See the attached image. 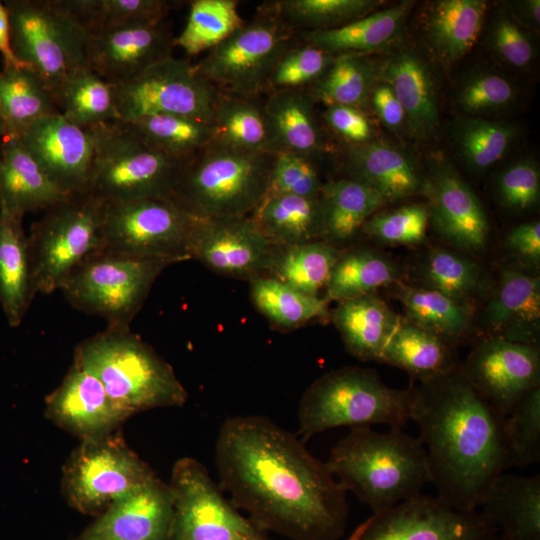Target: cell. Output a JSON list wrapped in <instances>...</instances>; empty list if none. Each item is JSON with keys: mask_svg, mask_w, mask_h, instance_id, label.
I'll return each instance as SVG.
<instances>
[{"mask_svg": "<svg viewBox=\"0 0 540 540\" xmlns=\"http://www.w3.org/2000/svg\"><path fill=\"white\" fill-rule=\"evenodd\" d=\"M304 444L267 417L227 418L215 443L219 487L263 531L291 540H338L347 492Z\"/></svg>", "mask_w": 540, "mask_h": 540, "instance_id": "6da1fadb", "label": "cell"}, {"mask_svg": "<svg viewBox=\"0 0 540 540\" xmlns=\"http://www.w3.org/2000/svg\"><path fill=\"white\" fill-rule=\"evenodd\" d=\"M411 420L420 428L437 497L458 510H478L496 479L510 468L505 416L457 366L414 388Z\"/></svg>", "mask_w": 540, "mask_h": 540, "instance_id": "7a4b0ae2", "label": "cell"}, {"mask_svg": "<svg viewBox=\"0 0 540 540\" xmlns=\"http://www.w3.org/2000/svg\"><path fill=\"white\" fill-rule=\"evenodd\" d=\"M327 468L346 490L373 513L421 493L430 483L425 448L419 438L390 427L350 428L329 453Z\"/></svg>", "mask_w": 540, "mask_h": 540, "instance_id": "3957f363", "label": "cell"}, {"mask_svg": "<svg viewBox=\"0 0 540 540\" xmlns=\"http://www.w3.org/2000/svg\"><path fill=\"white\" fill-rule=\"evenodd\" d=\"M76 365L96 377L130 416L144 410L180 407L187 391L172 366L130 327L107 326L75 349Z\"/></svg>", "mask_w": 540, "mask_h": 540, "instance_id": "277c9868", "label": "cell"}, {"mask_svg": "<svg viewBox=\"0 0 540 540\" xmlns=\"http://www.w3.org/2000/svg\"><path fill=\"white\" fill-rule=\"evenodd\" d=\"M414 388L387 386L371 369L343 367L316 379L298 407L296 436L307 442L332 428L386 424L402 427L411 420Z\"/></svg>", "mask_w": 540, "mask_h": 540, "instance_id": "5b68a950", "label": "cell"}, {"mask_svg": "<svg viewBox=\"0 0 540 540\" xmlns=\"http://www.w3.org/2000/svg\"><path fill=\"white\" fill-rule=\"evenodd\" d=\"M273 158L211 142L187 162L167 199L198 219L249 216L266 195Z\"/></svg>", "mask_w": 540, "mask_h": 540, "instance_id": "8992f818", "label": "cell"}, {"mask_svg": "<svg viewBox=\"0 0 540 540\" xmlns=\"http://www.w3.org/2000/svg\"><path fill=\"white\" fill-rule=\"evenodd\" d=\"M104 204L89 191L68 195L32 224L27 239L35 296L60 290L71 272L99 250Z\"/></svg>", "mask_w": 540, "mask_h": 540, "instance_id": "52a82bcc", "label": "cell"}, {"mask_svg": "<svg viewBox=\"0 0 540 540\" xmlns=\"http://www.w3.org/2000/svg\"><path fill=\"white\" fill-rule=\"evenodd\" d=\"M94 164L88 191L104 202L168 198L189 159L154 151L118 121L88 128Z\"/></svg>", "mask_w": 540, "mask_h": 540, "instance_id": "ba28073f", "label": "cell"}, {"mask_svg": "<svg viewBox=\"0 0 540 540\" xmlns=\"http://www.w3.org/2000/svg\"><path fill=\"white\" fill-rule=\"evenodd\" d=\"M172 264L98 250L71 272L60 291L72 306L105 319L107 326L130 327L153 283Z\"/></svg>", "mask_w": 540, "mask_h": 540, "instance_id": "9c48e42d", "label": "cell"}, {"mask_svg": "<svg viewBox=\"0 0 540 540\" xmlns=\"http://www.w3.org/2000/svg\"><path fill=\"white\" fill-rule=\"evenodd\" d=\"M296 34L263 4L249 22L194 64L195 70L220 93L257 98L266 92L277 60L297 42Z\"/></svg>", "mask_w": 540, "mask_h": 540, "instance_id": "30bf717a", "label": "cell"}, {"mask_svg": "<svg viewBox=\"0 0 540 540\" xmlns=\"http://www.w3.org/2000/svg\"><path fill=\"white\" fill-rule=\"evenodd\" d=\"M16 57L33 68L54 99L63 82L86 65L88 34L59 0H7Z\"/></svg>", "mask_w": 540, "mask_h": 540, "instance_id": "8fae6325", "label": "cell"}, {"mask_svg": "<svg viewBox=\"0 0 540 540\" xmlns=\"http://www.w3.org/2000/svg\"><path fill=\"white\" fill-rule=\"evenodd\" d=\"M198 222L166 198L105 202L99 250L173 264L190 260Z\"/></svg>", "mask_w": 540, "mask_h": 540, "instance_id": "7c38bea8", "label": "cell"}, {"mask_svg": "<svg viewBox=\"0 0 540 540\" xmlns=\"http://www.w3.org/2000/svg\"><path fill=\"white\" fill-rule=\"evenodd\" d=\"M155 476L122 438L111 433L81 441L64 466L62 487L74 509L92 514Z\"/></svg>", "mask_w": 540, "mask_h": 540, "instance_id": "4fadbf2b", "label": "cell"}, {"mask_svg": "<svg viewBox=\"0 0 540 540\" xmlns=\"http://www.w3.org/2000/svg\"><path fill=\"white\" fill-rule=\"evenodd\" d=\"M169 487L173 498L169 540H266L263 530L238 512L196 459L175 462Z\"/></svg>", "mask_w": 540, "mask_h": 540, "instance_id": "5bb4252c", "label": "cell"}, {"mask_svg": "<svg viewBox=\"0 0 540 540\" xmlns=\"http://www.w3.org/2000/svg\"><path fill=\"white\" fill-rule=\"evenodd\" d=\"M118 121L175 114L211 122L219 91L187 58L161 60L133 78L112 85Z\"/></svg>", "mask_w": 540, "mask_h": 540, "instance_id": "9a60e30c", "label": "cell"}, {"mask_svg": "<svg viewBox=\"0 0 540 540\" xmlns=\"http://www.w3.org/2000/svg\"><path fill=\"white\" fill-rule=\"evenodd\" d=\"M497 532L481 511L458 510L420 493L373 513L347 540H499Z\"/></svg>", "mask_w": 540, "mask_h": 540, "instance_id": "2e32d148", "label": "cell"}, {"mask_svg": "<svg viewBox=\"0 0 540 540\" xmlns=\"http://www.w3.org/2000/svg\"><path fill=\"white\" fill-rule=\"evenodd\" d=\"M461 371L490 405L507 416L539 387V349L536 345L486 337L474 345Z\"/></svg>", "mask_w": 540, "mask_h": 540, "instance_id": "e0dca14e", "label": "cell"}, {"mask_svg": "<svg viewBox=\"0 0 540 540\" xmlns=\"http://www.w3.org/2000/svg\"><path fill=\"white\" fill-rule=\"evenodd\" d=\"M175 37L166 19L88 34L86 65L109 84H118L173 56Z\"/></svg>", "mask_w": 540, "mask_h": 540, "instance_id": "ac0fdd59", "label": "cell"}, {"mask_svg": "<svg viewBox=\"0 0 540 540\" xmlns=\"http://www.w3.org/2000/svg\"><path fill=\"white\" fill-rule=\"evenodd\" d=\"M275 247L250 216L199 219L191 259L220 275L250 281L267 274Z\"/></svg>", "mask_w": 540, "mask_h": 540, "instance_id": "d6986e66", "label": "cell"}, {"mask_svg": "<svg viewBox=\"0 0 540 540\" xmlns=\"http://www.w3.org/2000/svg\"><path fill=\"white\" fill-rule=\"evenodd\" d=\"M421 192L429 217L439 233L462 250L484 248L489 223L481 202L454 167L442 158L432 160Z\"/></svg>", "mask_w": 540, "mask_h": 540, "instance_id": "ffe728a7", "label": "cell"}, {"mask_svg": "<svg viewBox=\"0 0 540 540\" xmlns=\"http://www.w3.org/2000/svg\"><path fill=\"white\" fill-rule=\"evenodd\" d=\"M18 138L62 193L88 191L94 164V144L88 129L58 113L36 121Z\"/></svg>", "mask_w": 540, "mask_h": 540, "instance_id": "44dd1931", "label": "cell"}, {"mask_svg": "<svg viewBox=\"0 0 540 540\" xmlns=\"http://www.w3.org/2000/svg\"><path fill=\"white\" fill-rule=\"evenodd\" d=\"M45 405L46 416L81 441L107 436L130 417L96 377L75 363Z\"/></svg>", "mask_w": 540, "mask_h": 540, "instance_id": "7402d4cb", "label": "cell"}, {"mask_svg": "<svg viewBox=\"0 0 540 540\" xmlns=\"http://www.w3.org/2000/svg\"><path fill=\"white\" fill-rule=\"evenodd\" d=\"M172 517L169 484L155 476L109 505L78 540H169Z\"/></svg>", "mask_w": 540, "mask_h": 540, "instance_id": "603a6c76", "label": "cell"}, {"mask_svg": "<svg viewBox=\"0 0 540 540\" xmlns=\"http://www.w3.org/2000/svg\"><path fill=\"white\" fill-rule=\"evenodd\" d=\"M487 337L536 345L540 327V279L510 269L503 272L497 290L482 314Z\"/></svg>", "mask_w": 540, "mask_h": 540, "instance_id": "cb8c5ba5", "label": "cell"}, {"mask_svg": "<svg viewBox=\"0 0 540 540\" xmlns=\"http://www.w3.org/2000/svg\"><path fill=\"white\" fill-rule=\"evenodd\" d=\"M65 195L18 137L3 136L0 145V209L23 218L47 210Z\"/></svg>", "mask_w": 540, "mask_h": 540, "instance_id": "d4e9b609", "label": "cell"}, {"mask_svg": "<svg viewBox=\"0 0 540 540\" xmlns=\"http://www.w3.org/2000/svg\"><path fill=\"white\" fill-rule=\"evenodd\" d=\"M345 168L350 179L375 190L387 203L421 192L423 177L412 159L382 141L351 145Z\"/></svg>", "mask_w": 540, "mask_h": 540, "instance_id": "484cf974", "label": "cell"}, {"mask_svg": "<svg viewBox=\"0 0 540 540\" xmlns=\"http://www.w3.org/2000/svg\"><path fill=\"white\" fill-rule=\"evenodd\" d=\"M480 508L502 539L540 540L539 474H501Z\"/></svg>", "mask_w": 540, "mask_h": 540, "instance_id": "4316f807", "label": "cell"}, {"mask_svg": "<svg viewBox=\"0 0 540 540\" xmlns=\"http://www.w3.org/2000/svg\"><path fill=\"white\" fill-rule=\"evenodd\" d=\"M401 104L405 119L418 136H428L439 122L436 85L432 72L416 52L405 50L392 56L381 71Z\"/></svg>", "mask_w": 540, "mask_h": 540, "instance_id": "83f0119b", "label": "cell"}, {"mask_svg": "<svg viewBox=\"0 0 540 540\" xmlns=\"http://www.w3.org/2000/svg\"><path fill=\"white\" fill-rule=\"evenodd\" d=\"M313 101L307 89L269 93L264 111L274 155L288 152L314 158L322 150Z\"/></svg>", "mask_w": 540, "mask_h": 540, "instance_id": "f1b7e54d", "label": "cell"}, {"mask_svg": "<svg viewBox=\"0 0 540 540\" xmlns=\"http://www.w3.org/2000/svg\"><path fill=\"white\" fill-rule=\"evenodd\" d=\"M330 316L348 352L361 361H379L401 319L375 294L340 301Z\"/></svg>", "mask_w": 540, "mask_h": 540, "instance_id": "f546056e", "label": "cell"}, {"mask_svg": "<svg viewBox=\"0 0 540 540\" xmlns=\"http://www.w3.org/2000/svg\"><path fill=\"white\" fill-rule=\"evenodd\" d=\"M410 7V2H403L336 28L298 32L296 37L332 56L364 55L383 48L398 36Z\"/></svg>", "mask_w": 540, "mask_h": 540, "instance_id": "4dcf8cb0", "label": "cell"}, {"mask_svg": "<svg viewBox=\"0 0 540 540\" xmlns=\"http://www.w3.org/2000/svg\"><path fill=\"white\" fill-rule=\"evenodd\" d=\"M487 8L483 0H440L431 5L424 20V36L440 60L453 63L473 48Z\"/></svg>", "mask_w": 540, "mask_h": 540, "instance_id": "1f68e13d", "label": "cell"}, {"mask_svg": "<svg viewBox=\"0 0 540 540\" xmlns=\"http://www.w3.org/2000/svg\"><path fill=\"white\" fill-rule=\"evenodd\" d=\"M23 218L0 209V305L8 324H21L35 295Z\"/></svg>", "mask_w": 540, "mask_h": 540, "instance_id": "d6a6232c", "label": "cell"}, {"mask_svg": "<svg viewBox=\"0 0 540 540\" xmlns=\"http://www.w3.org/2000/svg\"><path fill=\"white\" fill-rule=\"evenodd\" d=\"M249 216L259 231L275 246L322 240L319 196H265Z\"/></svg>", "mask_w": 540, "mask_h": 540, "instance_id": "836d02e7", "label": "cell"}, {"mask_svg": "<svg viewBox=\"0 0 540 540\" xmlns=\"http://www.w3.org/2000/svg\"><path fill=\"white\" fill-rule=\"evenodd\" d=\"M319 199L322 240L334 246L351 240L387 203L378 192L350 178L324 183Z\"/></svg>", "mask_w": 540, "mask_h": 540, "instance_id": "e575fe53", "label": "cell"}, {"mask_svg": "<svg viewBox=\"0 0 540 540\" xmlns=\"http://www.w3.org/2000/svg\"><path fill=\"white\" fill-rule=\"evenodd\" d=\"M60 113L54 96L30 66H3L0 71V117L4 136L18 137L36 121Z\"/></svg>", "mask_w": 540, "mask_h": 540, "instance_id": "d590c367", "label": "cell"}, {"mask_svg": "<svg viewBox=\"0 0 540 540\" xmlns=\"http://www.w3.org/2000/svg\"><path fill=\"white\" fill-rule=\"evenodd\" d=\"M379 362L403 369L422 382L457 367L445 340L402 318L384 346Z\"/></svg>", "mask_w": 540, "mask_h": 540, "instance_id": "8d00e7d4", "label": "cell"}, {"mask_svg": "<svg viewBox=\"0 0 540 540\" xmlns=\"http://www.w3.org/2000/svg\"><path fill=\"white\" fill-rule=\"evenodd\" d=\"M256 99L219 93L211 119L212 142L246 153L274 155L264 103Z\"/></svg>", "mask_w": 540, "mask_h": 540, "instance_id": "74e56055", "label": "cell"}, {"mask_svg": "<svg viewBox=\"0 0 540 540\" xmlns=\"http://www.w3.org/2000/svg\"><path fill=\"white\" fill-rule=\"evenodd\" d=\"M120 125L148 148L178 159H189L213 140L211 122L175 114H156Z\"/></svg>", "mask_w": 540, "mask_h": 540, "instance_id": "f35d334b", "label": "cell"}, {"mask_svg": "<svg viewBox=\"0 0 540 540\" xmlns=\"http://www.w3.org/2000/svg\"><path fill=\"white\" fill-rule=\"evenodd\" d=\"M341 252L323 240L276 246L265 276L308 295L319 296Z\"/></svg>", "mask_w": 540, "mask_h": 540, "instance_id": "ab89813d", "label": "cell"}, {"mask_svg": "<svg viewBox=\"0 0 540 540\" xmlns=\"http://www.w3.org/2000/svg\"><path fill=\"white\" fill-rule=\"evenodd\" d=\"M398 281V269L382 254L367 248L341 252L325 287L327 303L374 294Z\"/></svg>", "mask_w": 540, "mask_h": 540, "instance_id": "60d3db41", "label": "cell"}, {"mask_svg": "<svg viewBox=\"0 0 540 540\" xmlns=\"http://www.w3.org/2000/svg\"><path fill=\"white\" fill-rule=\"evenodd\" d=\"M60 114L84 129L118 121L112 85L83 66L63 82L55 96Z\"/></svg>", "mask_w": 540, "mask_h": 540, "instance_id": "b9f144b4", "label": "cell"}, {"mask_svg": "<svg viewBox=\"0 0 540 540\" xmlns=\"http://www.w3.org/2000/svg\"><path fill=\"white\" fill-rule=\"evenodd\" d=\"M249 283L254 306L281 331L330 317L327 302L319 296L303 293L270 276H260Z\"/></svg>", "mask_w": 540, "mask_h": 540, "instance_id": "7bdbcfd3", "label": "cell"}, {"mask_svg": "<svg viewBox=\"0 0 540 540\" xmlns=\"http://www.w3.org/2000/svg\"><path fill=\"white\" fill-rule=\"evenodd\" d=\"M395 284L396 297L403 304L407 319L413 324L446 342L466 331L471 318L469 305L458 303L426 287H411L398 281Z\"/></svg>", "mask_w": 540, "mask_h": 540, "instance_id": "ee69618b", "label": "cell"}, {"mask_svg": "<svg viewBox=\"0 0 540 540\" xmlns=\"http://www.w3.org/2000/svg\"><path fill=\"white\" fill-rule=\"evenodd\" d=\"M87 34L166 19L181 3L171 0H59Z\"/></svg>", "mask_w": 540, "mask_h": 540, "instance_id": "f6af8a7d", "label": "cell"}, {"mask_svg": "<svg viewBox=\"0 0 540 540\" xmlns=\"http://www.w3.org/2000/svg\"><path fill=\"white\" fill-rule=\"evenodd\" d=\"M245 24L236 0H193L175 46L188 56L209 51Z\"/></svg>", "mask_w": 540, "mask_h": 540, "instance_id": "bcb514c9", "label": "cell"}, {"mask_svg": "<svg viewBox=\"0 0 540 540\" xmlns=\"http://www.w3.org/2000/svg\"><path fill=\"white\" fill-rule=\"evenodd\" d=\"M375 68L365 55L343 54L334 57L323 76L309 89L314 100L326 105H345L361 109L374 87Z\"/></svg>", "mask_w": 540, "mask_h": 540, "instance_id": "7dc6e473", "label": "cell"}, {"mask_svg": "<svg viewBox=\"0 0 540 540\" xmlns=\"http://www.w3.org/2000/svg\"><path fill=\"white\" fill-rule=\"evenodd\" d=\"M375 0H276L264 4L296 33L336 28L372 12Z\"/></svg>", "mask_w": 540, "mask_h": 540, "instance_id": "c3c4849f", "label": "cell"}, {"mask_svg": "<svg viewBox=\"0 0 540 540\" xmlns=\"http://www.w3.org/2000/svg\"><path fill=\"white\" fill-rule=\"evenodd\" d=\"M424 287L468 305L483 288L480 268L470 259L444 248H433L420 267Z\"/></svg>", "mask_w": 540, "mask_h": 540, "instance_id": "681fc988", "label": "cell"}, {"mask_svg": "<svg viewBox=\"0 0 540 540\" xmlns=\"http://www.w3.org/2000/svg\"><path fill=\"white\" fill-rule=\"evenodd\" d=\"M515 134L514 127L509 123L469 118L459 126L457 147L467 166L481 172L502 159Z\"/></svg>", "mask_w": 540, "mask_h": 540, "instance_id": "f907efd6", "label": "cell"}, {"mask_svg": "<svg viewBox=\"0 0 540 540\" xmlns=\"http://www.w3.org/2000/svg\"><path fill=\"white\" fill-rule=\"evenodd\" d=\"M504 438L510 467H527L540 461V388L528 393L505 416Z\"/></svg>", "mask_w": 540, "mask_h": 540, "instance_id": "816d5d0a", "label": "cell"}, {"mask_svg": "<svg viewBox=\"0 0 540 540\" xmlns=\"http://www.w3.org/2000/svg\"><path fill=\"white\" fill-rule=\"evenodd\" d=\"M334 57L297 40L275 63L266 92L309 89L327 71Z\"/></svg>", "mask_w": 540, "mask_h": 540, "instance_id": "f5cc1de1", "label": "cell"}, {"mask_svg": "<svg viewBox=\"0 0 540 540\" xmlns=\"http://www.w3.org/2000/svg\"><path fill=\"white\" fill-rule=\"evenodd\" d=\"M429 219L427 205L413 204L374 214L361 230L382 242L415 245L425 240Z\"/></svg>", "mask_w": 540, "mask_h": 540, "instance_id": "db71d44e", "label": "cell"}, {"mask_svg": "<svg viewBox=\"0 0 540 540\" xmlns=\"http://www.w3.org/2000/svg\"><path fill=\"white\" fill-rule=\"evenodd\" d=\"M323 184L313 157L279 152L273 158L265 196L317 197Z\"/></svg>", "mask_w": 540, "mask_h": 540, "instance_id": "11a10c76", "label": "cell"}, {"mask_svg": "<svg viewBox=\"0 0 540 540\" xmlns=\"http://www.w3.org/2000/svg\"><path fill=\"white\" fill-rule=\"evenodd\" d=\"M514 86L494 73H480L469 78L458 94L461 108L471 115L501 111L515 100Z\"/></svg>", "mask_w": 540, "mask_h": 540, "instance_id": "9f6ffc18", "label": "cell"}, {"mask_svg": "<svg viewBox=\"0 0 540 540\" xmlns=\"http://www.w3.org/2000/svg\"><path fill=\"white\" fill-rule=\"evenodd\" d=\"M501 203L512 210L533 207L540 195V173L536 163L520 160L502 171L497 184Z\"/></svg>", "mask_w": 540, "mask_h": 540, "instance_id": "6f0895ef", "label": "cell"}, {"mask_svg": "<svg viewBox=\"0 0 540 540\" xmlns=\"http://www.w3.org/2000/svg\"><path fill=\"white\" fill-rule=\"evenodd\" d=\"M491 42L498 56L513 67H527L533 59L534 49L529 36L517 21L506 13H500L495 19Z\"/></svg>", "mask_w": 540, "mask_h": 540, "instance_id": "680465c9", "label": "cell"}, {"mask_svg": "<svg viewBox=\"0 0 540 540\" xmlns=\"http://www.w3.org/2000/svg\"><path fill=\"white\" fill-rule=\"evenodd\" d=\"M324 118L330 128L351 145H360L371 140L372 126L359 108L327 105Z\"/></svg>", "mask_w": 540, "mask_h": 540, "instance_id": "91938a15", "label": "cell"}, {"mask_svg": "<svg viewBox=\"0 0 540 540\" xmlns=\"http://www.w3.org/2000/svg\"><path fill=\"white\" fill-rule=\"evenodd\" d=\"M506 242L513 253L533 264L540 261V223L534 221L513 228Z\"/></svg>", "mask_w": 540, "mask_h": 540, "instance_id": "94428289", "label": "cell"}, {"mask_svg": "<svg viewBox=\"0 0 540 540\" xmlns=\"http://www.w3.org/2000/svg\"><path fill=\"white\" fill-rule=\"evenodd\" d=\"M370 100L374 110L386 126L396 128L403 123L404 110L389 85L383 82L374 86Z\"/></svg>", "mask_w": 540, "mask_h": 540, "instance_id": "6125c7cd", "label": "cell"}, {"mask_svg": "<svg viewBox=\"0 0 540 540\" xmlns=\"http://www.w3.org/2000/svg\"><path fill=\"white\" fill-rule=\"evenodd\" d=\"M0 54L3 59V66L26 65L16 57L13 51L9 14L5 4L2 2H0Z\"/></svg>", "mask_w": 540, "mask_h": 540, "instance_id": "be15d7a7", "label": "cell"}, {"mask_svg": "<svg viewBox=\"0 0 540 540\" xmlns=\"http://www.w3.org/2000/svg\"><path fill=\"white\" fill-rule=\"evenodd\" d=\"M525 15L533 22L534 25L539 26L540 23V1L529 0L524 4Z\"/></svg>", "mask_w": 540, "mask_h": 540, "instance_id": "e7e4bbea", "label": "cell"}, {"mask_svg": "<svg viewBox=\"0 0 540 540\" xmlns=\"http://www.w3.org/2000/svg\"><path fill=\"white\" fill-rule=\"evenodd\" d=\"M3 136H4V128H3L2 120H1V117H0V145H1V141H2Z\"/></svg>", "mask_w": 540, "mask_h": 540, "instance_id": "03108f58", "label": "cell"}]
</instances>
